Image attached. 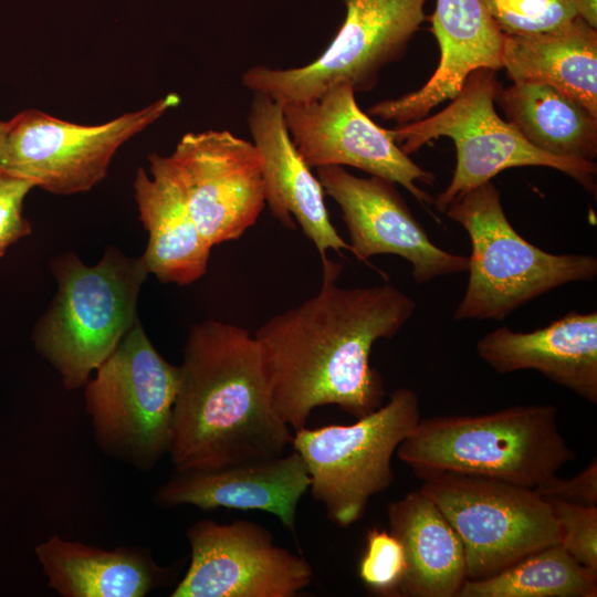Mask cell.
Listing matches in <instances>:
<instances>
[{
    "mask_svg": "<svg viewBox=\"0 0 597 597\" xmlns=\"http://www.w3.org/2000/svg\"><path fill=\"white\" fill-rule=\"evenodd\" d=\"M345 19L325 51L313 62L291 69L254 65L242 85L280 105L310 102L336 85L355 93L373 90L381 70L398 61L421 24L427 0H342Z\"/></svg>",
    "mask_w": 597,
    "mask_h": 597,
    "instance_id": "9",
    "label": "cell"
},
{
    "mask_svg": "<svg viewBox=\"0 0 597 597\" xmlns=\"http://www.w3.org/2000/svg\"><path fill=\"white\" fill-rule=\"evenodd\" d=\"M51 269L57 291L33 341L64 387L73 390L85 386L138 320V294L149 272L142 258H129L114 247L96 265L65 253L51 262Z\"/></svg>",
    "mask_w": 597,
    "mask_h": 597,
    "instance_id": "4",
    "label": "cell"
},
{
    "mask_svg": "<svg viewBox=\"0 0 597 597\" xmlns=\"http://www.w3.org/2000/svg\"><path fill=\"white\" fill-rule=\"evenodd\" d=\"M429 19L440 49L438 67L419 90L376 103L369 115L399 125L417 122L452 100L472 72L502 69L504 33L482 0H436Z\"/></svg>",
    "mask_w": 597,
    "mask_h": 597,
    "instance_id": "17",
    "label": "cell"
},
{
    "mask_svg": "<svg viewBox=\"0 0 597 597\" xmlns=\"http://www.w3.org/2000/svg\"><path fill=\"white\" fill-rule=\"evenodd\" d=\"M479 357L499 374L532 369L597 402V312H569L532 332L498 327L476 345Z\"/></svg>",
    "mask_w": 597,
    "mask_h": 597,
    "instance_id": "19",
    "label": "cell"
},
{
    "mask_svg": "<svg viewBox=\"0 0 597 597\" xmlns=\"http://www.w3.org/2000/svg\"><path fill=\"white\" fill-rule=\"evenodd\" d=\"M325 193L341 208L349 251L359 261L378 254L407 260L416 283L467 272L468 256L436 245L413 217L395 184L380 177H357L343 166L316 168Z\"/></svg>",
    "mask_w": 597,
    "mask_h": 597,
    "instance_id": "15",
    "label": "cell"
},
{
    "mask_svg": "<svg viewBox=\"0 0 597 597\" xmlns=\"http://www.w3.org/2000/svg\"><path fill=\"white\" fill-rule=\"evenodd\" d=\"M544 500H557L580 505H597V460L570 479L556 474L533 489Z\"/></svg>",
    "mask_w": 597,
    "mask_h": 597,
    "instance_id": "30",
    "label": "cell"
},
{
    "mask_svg": "<svg viewBox=\"0 0 597 597\" xmlns=\"http://www.w3.org/2000/svg\"><path fill=\"white\" fill-rule=\"evenodd\" d=\"M34 186L23 179L0 175V256L9 245L31 232L23 217V202Z\"/></svg>",
    "mask_w": 597,
    "mask_h": 597,
    "instance_id": "29",
    "label": "cell"
},
{
    "mask_svg": "<svg viewBox=\"0 0 597 597\" xmlns=\"http://www.w3.org/2000/svg\"><path fill=\"white\" fill-rule=\"evenodd\" d=\"M557 412L553 405H519L420 418L396 453L420 480L460 473L534 489L576 458Z\"/></svg>",
    "mask_w": 597,
    "mask_h": 597,
    "instance_id": "3",
    "label": "cell"
},
{
    "mask_svg": "<svg viewBox=\"0 0 597 597\" xmlns=\"http://www.w3.org/2000/svg\"><path fill=\"white\" fill-rule=\"evenodd\" d=\"M301 455L287 454L240 462L210 470H175L158 488L156 503L164 507L192 505L203 511L219 507L258 510L273 514L293 535L298 503L310 489Z\"/></svg>",
    "mask_w": 597,
    "mask_h": 597,
    "instance_id": "16",
    "label": "cell"
},
{
    "mask_svg": "<svg viewBox=\"0 0 597 597\" xmlns=\"http://www.w3.org/2000/svg\"><path fill=\"white\" fill-rule=\"evenodd\" d=\"M179 103L180 96L169 93L97 125L72 123L34 108L22 111L7 121L0 175L56 195L88 191L105 178L125 143Z\"/></svg>",
    "mask_w": 597,
    "mask_h": 597,
    "instance_id": "11",
    "label": "cell"
},
{
    "mask_svg": "<svg viewBox=\"0 0 597 597\" xmlns=\"http://www.w3.org/2000/svg\"><path fill=\"white\" fill-rule=\"evenodd\" d=\"M496 102L507 122L536 148L564 158L597 157V117L554 86L515 82L500 91Z\"/></svg>",
    "mask_w": 597,
    "mask_h": 597,
    "instance_id": "24",
    "label": "cell"
},
{
    "mask_svg": "<svg viewBox=\"0 0 597 597\" xmlns=\"http://www.w3.org/2000/svg\"><path fill=\"white\" fill-rule=\"evenodd\" d=\"M419 420L417 394L398 388L386 405L354 423L295 430L292 450L303 459L308 490L333 524H355L370 499L390 486L392 455Z\"/></svg>",
    "mask_w": 597,
    "mask_h": 597,
    "instance_id": "8",
    "label": "cell"
},
{
    "mask_svg": "<svg viewBox=\"0 0 597 597\" xmlns=\"http://www.w3.org/2000/svg\"><path fill=\"white\" fill-rule=\"evenodd\" d=\"M546 501L558 525L559 545L579 564L597 574V505Z\"/></svg>",
    "mask_w": 597,
    "mask_h": 597,
    "instance_id": "28",
    "label": "cell"
},
{
    "mask_svg": "<svg viewBox=\"0 0 597 597\" xmlns=\"http://www.w3.org/2000/svg\"><path fill=\"white\" fill-rule=\"evenodd\" d=\"M290 137L312 168L350 166L399 184L420 203L433 199L417 182L432 185L434 175L422 169L357 105L348 85H336L314 101L283 105Z\"/></svg>",
    "mask_w": 597,
    "mask_h": 597,
    "instance_id": "14",
    "label": "cell"
},
{
    "mask_svg": "<svg viewBox=\"0 0 597 597\" xmlns=\"http://www.w3.org/2000/svg\"><path fill=\"white\" fill-rule=\"evenodd\" d=\"M422 481L419 490L436 503L462 543L467 579L489 578L559 544L552 507L533 489L460 473Z\"/></svg>",
    "mask_w": 597,
    "mask_h": 597,
    "instance_id": "10",
    "label": "cell"
},
{
    "mask_svg": "<svg viewBox=\"0 0 597 597\" xmlns=\"http://www.w3.org/2000/svg\"><path fill=\"white\" fill-rule=\"evenodd\" d=\"M138 168L134 179L139 218L148 232L142 260L163 283L187 285L206 272L211 245L206 241L177 187L161 175Z\"/></svg>",
    "mask_w": 597,
    "mask_h": 597,
    "instance_id": "23",
    "label": "cell"
},
{
    "mask_svg": "<svg viewBox=\"0 0 597 597\" xmlns=\"http://www.w3.org/2000/svg\"><path fill=\"white\" fill-rule=\"evenodd\" d=\"M597 574L559 544L522 558L489 578L467 579L457 597H596Z\"/></svg>",
    "mask_w": 597,
    "mask_h": 597,
    "instance_id": "25",
    "label": "cell"
},
{
    "mask_svg": "<svg viewBox=\"0 0 597 597\" xmlns=\"http://www.w3.org/2000/svg\"><path fill=\"white\" fill-rule=\"evenodd\" d=\"M248 125L262 157L265 201L272 216L287 229L295 228V219L321 259L327 256L328 249L349 251V244L329 220L318 178L290 137L283 106L264 94L253 93Z\"/></svg>",
    "mask_w": 597,
    "mask_h": 597,
    "instance_id": "18",
    "label": "cell"
},
{
    "mask_svg": "<svg viewBox=\"0 0 597 597\" xmlns=\"http://www.w3.org/2000/svg\"><path fill=\"white\" fill-rule=\"evenodd\" d=\"M35 552L48 585L63 597H144L168 576L134 547L107 551L54 535Z\"/></svg>",
    "mask_w": 597,
    "mask_h": 597,
    "instance_id": "21",
    "label": "cell"
},
{
    "mask_svg": "<svg viewBox=\"0 0 597 597\" xmlns=\"http://www.w3.org/2000/svg\"><path fill=\"white\" fill-rule=\"evenodd\" d=\"M577 14L594 29H597V0H573Z\"/></svg>",
    "mask_w": 597,
    "mask_h": 597,
    "instance_id": "31",
    "label": "cell"
},
{
    "mask_svg": "<svg viewBox=\"0 0 597 597\" xmlns=\"http://www.w3.org/2000/svg\"><path fill=\"white\" fill-rule=\"evenodd\" d=\"M496 71L479 69L465 80L450 104L432 116L387 129L400 149L410 155L434 138L454 142L457 164L447 188L433 205L439 212L465 192L490 182L505 169L541 166L559 170L595 192V161L547 154L527 142L494 108L502 90Z\"/></svg>",
    "mask_w": 597,
    "mask_h": 597,
    "instance_id": "6",
    "label": "cell"
},
{
    "mask_svg": "<svg viewBox=\"0 0 597 597\" xmlns=\"http://www.w3.org/2000/svg\"><path fill=\"white\" fill-rule=\"evenodd\" d=\"M502 67L513 83L554 86L597 117V31L580 17L551 32L504 34Z\"/></svg>",
    "mask_w": 597,
    "mask_h": 597,
    "instance_id": "22",
    "label": "cell"
},
{
    "mask_svg": "<svg viewBox=\"0 0 597 597\" xmlns=\"http://www.w3.org/2000/svg\"><path fill=\"white\" fill-rule=\"evenodd\" d=\"M322 264L317 294L254 334L272 405L294 431L317 407L335 405L357 419L379 408L385 389L370 366L371 348L395 337L416 311L412 297L391 284L342 287L343 265L327 256Z\"/></svg>",
    "mask_w": 597,
    "mask_h": 597,
    "instance_id": "1",
    "label": "cell"
},
{
    "mask_svg": "<svg viewBox=\"0 0 597 597\" xmlns=\"http://www.w3.org/2000/svg\"><path fill=\"white\" fill-rule=\"evenodd\" d=\"M148 160L150 172L177 187L211 247L239 239L266 205L259 149L227 129L187 133L171 154Z\"/></svg>",
    "mask_w": 597,
    "mask_h": 597,
    "instance_id": "12",
    "label": "cell"
},
{
    "mask_svg": "<svg viewBox=\"0 0 597 597\" xmlns=\"http://www.w3.org/2000/svg\"><path fill=\"white\" fill-rule=\"evenodd\" d=\"M444 213L467 231L471 243L469 279L455 321H502L556 287L597 276L596 256L555 254L525 240L510 223L491 181L453 200Z\"/></svg>",
    "mask_w": 597,
    "mask_h": 597,
    "instance_id": "5",
    "label": "cell"
},
{
    "mask_svg": "<svg viewBox=\"0 0 597 597\" xmlns=\"http://www.w3.org/2000/svg\"><path fill=\"white\" fill-rule=\"evenodd\" d=\"M509 35H528L563 28L578 17L573 0H482Z\"/></svg>",
    "mask_w": 597,
    "mask_h": 597,
    "instance_id": "26",
    "label": "cell"
},
{
    "mask_svg": "<svg viewBox=\"0 0 597 597\" xmlns=\"http://www.w3.org/2000/svg\"><path fill=\"white\" fill-rule=\"evenodd\" d=\"M365 549L358 564L363 585L379 596H398L406 572V557L401 543L389 531L370 527Z\"/></svg>",
    "mask_w": 597,
    "mask_h": 597,
    "instance_id": "27",
    "label": "cell"
},
{
    "mask_svg": "<svg viewBox=\"0 0 597 597\" xmlns=\"http://www.w3.org/2000/svg\"><path fill=\"white\" fill-rule=\"evenodd\" d=\"M292 436L272 405L255 336L214 320L192 325L172 410L168 453L175 470H210L280 455Z\"/></svg>",
    "mask_w": 597,
    "mask_h": 597,
    "instance_id": "2",
    "label": "cell"
},
{
    "mask_svg": "<svg viewBox=\"0 0 597 597\" xmlns=\"http://www.w3.org/2000/svg\"><path fill=\"white\" fill-rule=\"evenodd\" d=\"M186 536L191 559L171 597H295L313 580L311 564L253 521L200 520Z\"/></svg>",
    "mask_w": 597,
    "mask_h": 597,
    "instance_id": "13",
    "label": "cell"
},
{
    "mask_svg": "<svg viewBox=\"0 0 597 597\" xmlns=\"http://www.w3.org/2000/svg\"><path fill=\"white\" fill-rule=\"evenodd\" d=\"M179 366L154 347L137 320L85 384L86 411L100 448L150 470L169 452Z\"/></svg>",
    "mask_w": 597,
    "mask_h": 597,
    "instance_id": "7",
    "label": "cell"
},
{
    "mask_svg": "<svg viewBox=\"0 0 597 597\" xmlns=\"http://www.w3.org/2000/svg\"><path fill=\"white\" fill-rule=\"evenodd\" d=\"M389 532L402 545L401 597H457L467 580L462 543L447 517L420 490L387 506Z\"/></svg>",
    "mask_w": 597,
    "mask_h": 597,
    "instance_id": "20",
    "label": "cell"
},
{
    "mask_svg": "<svg viewBox=\"0 0 597 597\" xmlns=\"http://www.w3.org/2000/svg\"><path fill=\"white\" fill-rule=\"evenodd\" d=\"M8 122L0 121V168L7 139Z\"/></svg>",
    "mask_w": 597,
    "mask_h": 597,
    "instance_id": "32",
    "label": "cell"
}]
</instances>
